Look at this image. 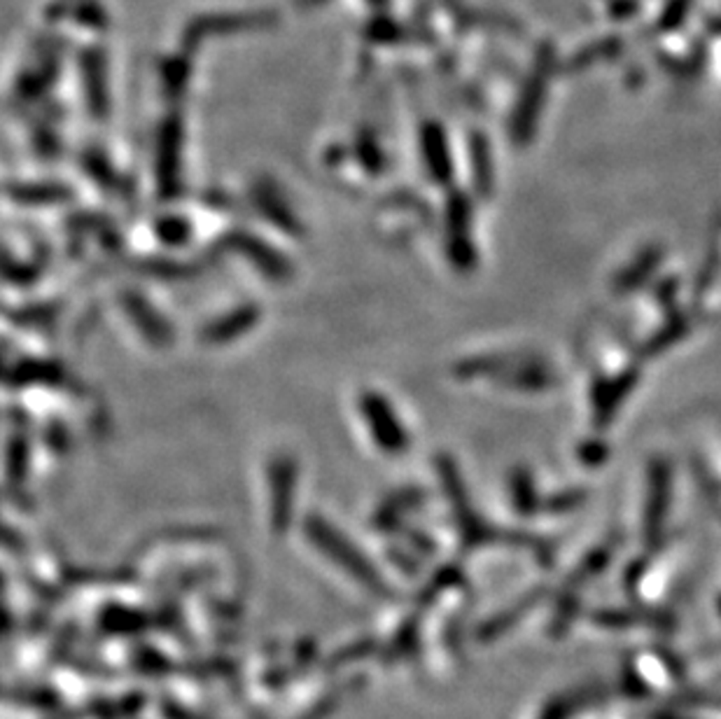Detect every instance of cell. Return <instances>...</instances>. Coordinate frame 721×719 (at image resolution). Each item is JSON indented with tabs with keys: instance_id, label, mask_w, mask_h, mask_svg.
<instances>
[{
	"instance_id": "obj_1",
	"label": "cell",
	"mask_w": 721,
	"mask_h": 719,
	"mask_svg": "<svg viewBox=\"0 0 721 719\" xmlns=\"http://www.w3.org/2000/svg\"><path fill=\"white\" fill-rule=\"evenodd\" d=\"M273 24V15L269 12H208L189 22L185 28V45L192 47L201 37L229 36V33L259 31Z\"/></svg>"
},
{
	"instance_id": "obj_2",
	"label": "cell",
	"mask_w": 721,
	"mask_h": 719,
	"mask_svg": "<svg viewBox=\"0 0 721 719\" xmlns=\"http://www.w3.org/2000/svg\"><path fill=\"white\" fill-rule=\"evenodd\" d=\"M362 418L367 423V430L371 432V439L379 444V448L392 453L404 451L409 437L397 418V411L392 409L391 402L385 400L379 393H364L362 395Z\"/></svg>"
},
{
	"instance_id": "obj_3",
	"label": "cell",
	"mask_w": 721,
	"mask_h": 719,
	"mask_svg": "<svg viewBox=\"0 0 721 719\" xmlns=\"http://www.w3.org/2000/svg\"><path fill=\"white\" fill-rule=\"evenodd\" d=\"M82 82H85V98L91 112L101 115L107 108L106 98V59L98 49L82 56Z\"/></svg>"
},
{
	"instance_id": "obj_4",
	"label": "cell",
	"mask_w": 721,
	"mask_h": 719,
	"mask_svg": "<svg viewBox=\"0 0 721 719\" xmlns=\"http://www.w3.org/2000/svg\"><path fill=\"white\" fill-rule=\"evenodd\" d=\"M421 149H422V161H425L428 171H432V176L437 178V180H443L446 176H451V173H446L451 166L446 164V157H443V152H446V140H443V134L439 131L437 124H425V127H422Z\"/></svg>"
},
{
	"instance_id": "obj_5",
	"label": "cell",
	"mask_w": 721,
	"mask_h": 719,
	"mask_svg": "<svg viewBox=\"0 0 721 719\" xmlns=\"http://www.w3.org/2000/svg\"><path fill=\"white\" fill-rule=\"evenodd\" d=\"M252 320H255V315L250 313V311L248 309H243V311H236L234 315H231L229 318V323H227V327H219V325H215V327H210V339H227V336L231 334V332H236V334H239V332H246L248 327H250V323Z\"/></svg>"
},
{
	"instance_id": "obj_6",
	"label": "cell",
	"mask_w": 721,
	"mask_h": 719,
	"mask_svg": "<svg viewBox=\"0 0 721 719\" xmlns=\"http://www.w3.org/2000/svg\"><path fill=\"white\" fill-rule=\"evenodd\" d=\"M652 719H684V717H675V714H670V713H661V714H656V717H652Z\"/></svg>"
}]
</instances>
